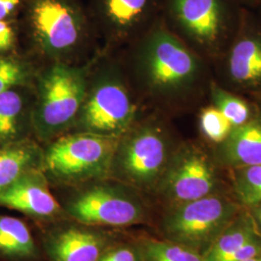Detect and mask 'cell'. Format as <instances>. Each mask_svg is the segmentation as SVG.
<instances>
[{
	"instance_id": "8992f818",
	"label": "cell",
	"mask_w": 261,
	"mask_h": 261,
	"mask_svg": "<svg viewBox=\"0 0 261 261\" xmlns=\"http://www.w3.org/2000/svg\"><path fill=\"white\" fill-rule=\"evenodd\" d=\"M120 138L70 132L43 148L41 169L49 184L81 186L107 179Z\"/></svg>"
},
{
	"instance_id": "9a60e30c",
	"label": "cell",
	"mask_w": 261,
	"mask_h": 261,
	"mask_svg": "<svg viewBox=\"0 0 261 261\" xmlns=\"http://www.w3.org/2000/svg\"><path fill=\"white\" fill-rule=\"evenodd\" d=\"M211 153L222 169L232 170L261 164V112L241 126L234 127Z\"/></svg>"
},
{
	"instance_id": "7402d4cb",
	"label": "cell",
	"mask_w": 261,
	"mask_h": 261,
	"mask_svg": "<svg viewBox=\"0 0 261 261\" xmlns=\"http://www.w3.org/2000/svg\"><path fill=\"white\" fill-rule=\"evenodd\" d=\"M37 68L28 57L18 55L0 56V94L21 86H33Z\"/></svg>"
},
{
	"instance_id": "3957f363",
	"label": "cell",
	"mask_w": 261,
	"mask_h": 261,
	"mask_svg": "<svg viewBox=\"0 0 261 261\" xmlns=\"http://www.w3.org/2000/svg\"><path fill=\"white\" fill-rule=\"evenodd\" d=\"M88 76L85 68L62 61L38 71L32 136L39 143H48L72 130L84 103Z\"/></svg>"
},
{
	"instance_id": "52a82bcc",
	"label": "cell",
	"mask_w": 261,
	"mask_h": 261,
	"mask_svg": "<svg viewBox=\"0 0 261 261\" xmlns=\"http://www.w3.org/2000/svg\"><path fill=\"white\" fill-rule=\"evenodd\" d=\"M242 208L229 192L164 208L157 222L159 237L203 255Z\"/></svg>"
},
{
	"instance_id": "4fadbf2b",
	"label": "cell",
	"mask_w": 261,
	"mask_h": 261,
	"mask_svg": "<svg viewBox=\"0 0 261 261\" xmlns=\"http://www.w3.org/2000/svg\"><path fill=\"white\" fill-rule=\"evenodd\" d=\"M0 207L19 212L41 224L68 219L41 168L29 171L0 194Z\"/></svg>"
},
{
	"instance_id": "f1b7e54d",
	"label": "cell",
	"mask_w": 261,
	"mask_h": 261,
	"mask_svg": "<svg viewBox=\"0 0 261 261\" xmlns=\"http://www.w3.org/2000/svg\"><path fill=\"white\" fill-rule=\"evenodd\" d=\"M241 6H259L261 0H237Z\"/></svg>"
},
{
	"instance_id": "44dd1931",
	"label": "cell",
	"mask_w": 261,
	"mask_h": 261,
	"mask_svg": "<svg viewBox=\"0 0 261 261\" xmlns=\"http://www.w3.org/2000/svg\"><path fill=\"white\" fill-rule=\"evenodd\" d=\"M229 193L244 208L261 201V164L229 170Z\"/></svg>"
},
{
	"instance_id": "30bf717a",
	"label": "cell",
	"mask_w": 261,
	"mask_h": 261,
	"mask_svg": "<svg viewBox=\"0 0 261 261\" xmlns=\"http://www.w3.org/2000/svg\"><path fill=\"white\" fill-rule=\"evenodd\" d=\"M243 10L237 0H164L162 17L174 32L212 49L239 25Z\"/></svg>"
},
{
	"instance_id": "5bb4252c",
	"label": "cell",
	"mask_w": 261,
	"mask_h": 261,
	"mask_svg": "<svg viewBox=\"0 0 261 261\" xmlns=\"http://www.w3.org/2000/svg\"><path fill=\"white\" fill-rule=\"evenodd\" d=\"M236 38L227 57V73L245 89L261 88V21L243 10Z\"/></svg>"
},
{
	"instance_id": "7a4b0ae2",
	"label": "cell",
	"mask_w": 261,
	"mask_h": 261,
	"mask_svg": "<svg viewBox=\"0 0 261 261\" xmlns=\"http://www.w3.org/2000/svg\"><path fill=\"white\" fill-rule=\"evenodd\" d=\"M19 20L35 51L50 62H69L94 30L79 0H25Z\"/></svg>"
},
{
	"instance_id": "cb8c5ba5",
	"label": "cell",
	"mask_w": 261,
	"mask_h": 261,
	"mask_svg": "<svg viewBox=\"0 0 261 261\" xmlns=\"http://www.w3.org/2000/svg\"><path fill=\"white\" fill-rule=\"evenodd\" d=\"M234 126L214 106L202 110L199 114V129L207 140L215 145L223 142Z\"/></svg>"
},
{
	"instance_id": "2e32d148",
	"label": "cell",
	"mask_w": 261,
	"mask_h": 261,
	"mask_svg": "<svg viewBox=\"0 0 261 261\" xmlns=\"http://www.w3.org/2000/svg\"><path fill=\"white\" fill-rule=\"evenodd\" d=\"M34 85L0 94V147L32 138Z\"/></svg>"
},
{
	"instance_id": "6da1fadb",
	"label": "cell",
	"mask_w": 261,
	"mask_h": 261,
	"mask_svg": "<svg viewBox=\"0 0 261 261\" xmlns=\"http://www.w3.org/2000/svg\"><path fill=\"white\" fill-rule=\"evenodd\" d=\"M139 42L135 70L147 93L160 101L173 102L192 91L201 75L200 62L163 17Z\"/></svg>"
},
{
	"instance_id": "8fae6325",
	"label": "cell",
	"mask_w": 261,
	"mask_h": 261,
	"mask_svg": "<svg viewBox=\"0 0 261 261\" xmlns=\"http://www.w3.org/2000/svg\"><path fill=\"white\" fill-rule=\"evenodd\" d=\"M164 0H88L94 29L111 42L139 40L161 17Z\"/></svg>"
},
{
	"instance_id": "f546056e",
	"label": "cell",
	"mask_w": 261,
	"mask_h": 261,
	"mask_svg": "<svg viewBox=\"0 0 261 261\" xmlns=\"http://www.w3.org/2000/svg\"><path fill=\"white\" fill-rule=\"evenodd\" d=\"M244 261H261V255H257V256H254V257Z\"/></svg>"
},
{
	"instance_id": "603a6c76",
	"label": "cell",
	"mask_w": 261,
	"mask_h": 261,
	"mask_svg": "<svg viewBox=\"0 0 261 261\" xmlns=\"http://www.w3.org/2000/svg\"><path fill=\"white\" fill-rule=\"evenodd\" d=\"M211 98L215 108L225 116L234 127L241 126L252 118L250 106L241 98L221 88L218 84H211Z\"/></svg>"
},
{
	"instance_id": "9c48e42d",
	"label": "cell",
	"mask_w": 261,
	"mask_h": 261,
	"mask_svg": "<svg viewBox=\"0 0 261 261\" xmlns=\"http://www.w3.org/2000/svg\"><path fill=\"white\" fill-rule=\"evenodd\" d=\"M212 153L195 142L179 143L152 198L161 209L229 192Z\"/></svg>"
},
{
	"instance_id": "5b68a950",
	"label": "cell",
	"mask_w": 261,
	"mask_h": 261,
	"mask_svg": "<svg viewBox=\"0 0 261 261\" xmlns=\"http://www.w3.org/2000/svg\"><path fill=\"white\" fill-rule=\"evenodd\" d=\"M178 144L163 123L136 122L119 139L109 178L152 197Z\"/></svg>"
},
{
	"instance_id": "ba28073f",
	"label": "cell",
	"mask_w": 261,
	"mask_h": 261,
	"mask_svg": "<svg viewBox=\"0 0 261 261\" xmlns=\"http://www.w3.org/2000/svg\"><path fill=\"white\" fill-rule=\"evenodd\" d=\"M138 107L121 71L101 67L88 83L84 103L71 132L120 138L137 122Z\"/></svg>"
},
{
	"instance_id": "d4e9b609",
	"label": "cell",
	"mask_w": 261,
	"mask_h": 261,
	"mask_svg": "<svg viewBox=\"0 0 261 261\" xmlns=\"http://www.w3.org/2000/svg\"><path fill=\"white\" fill-rule=\"evenodd\" d=\"M97 261H143L136 237L117 239L110 245Z\"/></svg>"
},
{
	"instance_id": "277c9868",
	"label": "cell",
	"mask_w": 261,
	"mask_h": 261,
	"mask_svg": "<svg viewBox=\"0 0 261 261\" xmlns=\"http://www.w3.org/2000/svg\"><path fill=\"white\" fill-rule=\"evenodd\" d=\"M60 202L68 219L101 228H125L154 222L152 197L111 178L74 187Z\"/></svg>"
},
{
	"instance_id": "83f0119b",
	"label": "cell",
	"mask_w": 261,
	"mask_h": 261,
	"mask_svg": "<svg viewBox=\"0 0 261 261\" xmlns=\"http://www.w3.org/2000/svg\"><path fill=\"white\" fill-rule=\"evenodd\" d=\"M248 209L252 215V217L253 218L254 222H255V224L257 226V229H258V231H259L261 235V201L258 202L257 204L252 206L251 208H248Z\"/></svg>"
},
{
	"instance_id": "484cf974",
	"label": "cell",
	"mask_w": 261,
	"mask_h": 261,
	"mask_svg": "<svg viewBox=\"0 0 261 261\" xmlns=\"http://www.w3.org/2000/svg\"><path fill=\"white\" fill-rule=\"evenodd\" d=\"M21 29L19 19L0 20V56L18 55Z\"/></svg>"
},
{
	"instance_id": "4dcf8cb0",
	"label": "cell",
	"mask_w": 261,
	"mask_h": 261,
	"mask_svg": "<svg viewBox=\"0 0 261 261\" xmlns=\"http://www.w3.org/2000/svg\"><path fill=\"white\" fill-rule=\"evenodd\" d=\"M259 6H260V7H261V3H260V4H259Z\"/></svg>"
},
{
	"instance_id": "7c38bea8",
	"label": "cell",
	"mask_w": 261,
	"mask_h": 261,
	"mask_svg": "<svg viewBox=\"0 0 261 261\" xmlns=\"http://www.w3.org/2000/svg\"><path fill=\"white\" fill-rule=\"evenodd\" d=\"M106 228L80 224L70 219L54 223L44 235L49 261H97L118 237Z\"/></svg>"
},
{
	"instance_id": "ffe728a7",
	"label": "cell",
	"mask_w": 261,
	"mask_h": 261,
	"mask_svg": "<svg viewBox=\"0 0 261 261\" xmlns=\"http://www.w3.org/2000/svg\"><path fill=\"white\" fill-rule=\"evenodd\" d=\"M136 240L143 261H204L195 250L161 237L141 234Z\"/></svg>"
},
{
	"instance_id": "4316f807",
	"label": "cell",
	"mask_w": 261,
	"mask_h": 261,
	"mask_svg": "<svg viewBox=\"0 0 261 261\" xmlns=\"http://www.w3.org/2000/svg\"><path fill=\"white\" fill-rule=\"evenodd\" d=\"M25 0H0V20L19 19Z\"/></svg>"
},
{
	"instance_id": "d6986e66",
	"label": "cell",
	"mask_w": 261,
	"mask_h": 261,
	"mask_svg": "<svg viewBox=\"0 0 261 261\" xmlns=\"http://www.w3.org/2000/svg\"><path fill=\"white\" fill-rule=\"evenodd\" d=\"M255 222L248 208L240 210L232 222L203 254L204 261H225L247 244L260 238Z\"/></svg>"
},
{
	"instance_id": "ac0fdd59",
	"label": "cell",
	"mask_w": 261,
	"mask_h": 261,
	"mask_svg": "<svg viewBox=\"0 0 261 261\" xmlns=\"http://www.w3.org/2000/svg\"><path fill=\"white\" fill-rule=\"evenodd\" d=\"M39 256L28 224L17 217L0 214V261H34Z\"/></svg>"
},
{
	"instance_id": "e0dca14e",
	"label": "cell",
	"mask_w": 261,
	"mask_h": 261,
	"mask_svg": "<svg viewBox=\"0 0 261 261\" xmlns=\"http://www.w3.org/2000/svg\"><path fill=\"white\" fill-rule=\"evenodd\" d=\"M43 147L33 138L0 147V194L29 171L41 168Z\"/></svg>"
}]
</instances>
